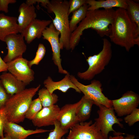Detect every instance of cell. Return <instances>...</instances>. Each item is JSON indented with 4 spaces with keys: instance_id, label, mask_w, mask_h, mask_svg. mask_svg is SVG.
<instances>
[{
    "instance_id": "1",
    "label": "cell",
    "mask_w": 139,
    "mask_h": 139,
    "mask_svg": "<svg viewBox=\"0 0 139 139\" xmlns=\"http://www.w3.org/2000/svg\"><path fill=\"white\" fill-rule=\"evenodd\" d=\"M115 10L113 8L88 11L85 18L71 34L70 50H74L78 45L83 31L91 28L95 30L101 37L109 36L110 25L113 20Z\"/></svg>"
},
{
    "instance_id": "2",
    "label": "cell",
    "mask_w": 139,
    "mask_h": 139,
    "mask_svg": "<svg viewBox=\"0 0 139 139\" xmlns=\"http://www.w3.org/2000/svg\"><path fill=\"white\" fill-rule=\"evenodd\" d=\"M110 29L108 37L111 41L127 51L136 45L139 46V30L130 20L126 9L118 8L115 10Z\"/></svg>"
},
{
    "instance_id": "3",
    "label": "cell",
    "mask_w": 139,
    "mask_h": 139,
    "mask_svg": "<svg viewBox=\"0 0 139 139\" xmlns=\"http://www.w3.org/2000/svg\"><path fill=\"white\" fill-rule=\"evenodd\" d=\"M70 1L51 0L47 5L49 13H54L55 16L52 22L55 28L60 33L59 43L61 49L70 50V41L71 33L69 28L68 12Z\"/></svg>"
},
{
    "instance_id": "4",
    "label": "cell",
    "mask_w": 139,
    "mask_h": 139,
    "mask_svg": "<svg viewBox=\"0 0 139 139\" xmlns=\"http://www.w3.org/2000/svg\"><path fill=\"white\" fill-rule=\"evenodd\" d=\"M41 86L25 89L8 99L4 107L9 121L18 124L24 120L25 114L32 98Z\"/></svg>"
},
{
    "instance_id": "5",
    "label": "cell",
    "mask_w": 139,
    "mask_h": 139,
    "mask_svg": "<svg viewBox=\"0 0 139 139\" xmlns=\"http://www.w3.org/2000/svg\"><path fill=\"white\" fill-rule=\"evenodd\" d=\"M103 46L102 50L98 54L88 57L86 59L89 65L85 71L79 72L77 76L85 80H90L95 75L101 73L109 63L112 56V45L106 38L103 39Z\"/></svg>"
},
{
    "instance_id": "6",
    "label": "cell",
    "mask_w": 139,
    "mask_h": 139,
    "mask_svg": "<svg viewBox=\"0 0 139 139\" xmlns=\"http://www.w3.org/2000/svg\"><path fill=\"white\" fill-rule=\"evenodd\" d=\"M70 77L72 82L83 93L84 95L93 101L95 105L98 106L102 105L108 108L112 107V100L102 92V84L100 81L94 80L89 84L85 85L79 82L74 76L70 75Z\"/></svg>"
},
{
    "instance_id": "7",
    "label": "cell",
    "mask_w": 139,
    "mask_h": 139,
    "mask_svg": "<svg viewBox=\"0 0 139 139\" xmlns=\"http://www.w3.org/2000/svg\"><path fill=\"white\" fill-rule=\"evenodd\" d=\"M98 106L99 108L97 111L98 117L94 119L95 122L103 139H107L110 132H116L112 128L114 124H118L121 128L123 127V125L120 123L122 119L117 117L112 107L108 108L102 105Z\"/></svg>"
},
{
    "instance_id": "8",
    "label": "cell",
    "mask_w": 139,
    "mask_h": 139,
    "mask_svg": "<svg viewBox=\"0 0 139 139\" xmlns=\"http://www.w3.org/2000/svg\"><path fill=\"white\" fill-rule=\"evenodd\" d=\"M59 35L60 32L56 29L52 22L49 27H47L44 30L42 36L43 38L47 40L51 45L53 52L52 60L57 67L59 73L66 74L69 73L63 68L61 64Z\"/></svg>"
},
{
    "instance_id": "9",
    "label": "cell",
    "mask_w": 139,
    "mask_h": 139,
    "mask_svg": "<svg viewBox=\"0 0 139 139\" xmlns=\"http://www.w3.org/2000/svg\"><path fill=\"white\" fill-rule=\"evenodd\" d=\"M66 139H103L101 132L92 120L78 123L72 127Z\"/></svg>"
},
{
    "instance_id": "10",
    "label": "cell",
    "mask_w": 139,
    "mask_h": 139,
    "mask_svg": "<svg viewBox=\"0 0 139 139\" xmlns=\"http://www.w3.org/2000/svg\"><path fill=\"white\" fill-rule=\"evenodd\" d=\"M4 42L7 45L8 50L7 54L3 59L5 63L23 57V55L26 51L27 46L24 38L21 34H10L6 37Z\"/></svg>"
},
{
    "instance_id": "11",
    "label": "cell",
    "mask_w": 139,
    "mask_h": 139,
    "mask_svg": "<svg viewBox=\"0 0 139 139\" xmlns=\"http://www.w3.org/2000/svg\"><path fill=\"white\" fill-rule=\"evenodd\" d=\"M28 61L22 57L7 63V71L26 86L29 84L34 79V72L29 67Z\"/></svg>"
},
{
    "instance_id": "12",
    "label": "cell",
    "mask_w": 139,
    "mask_h": 139,
    "mask_svg": "<svg viewBox=\"0 0 139 139\" xmlns=\"http://www.w3.org/2000/svg\"><path fill=\"white\" fill-rule=\"evenodd\" d=\"M112 107L119 117L127 115L137 108L139 104V95L132 91H128L120 98L112 100Z\"/></svg>"
},
{
    "instance_id": "13",
    "label": "cell",
    "mask_w": 139,
    "mask_h": 139,
    "mask_svg": "<svg viewBox=\"0 0 139 139\" xmlns=\"http://www.w3.org/2000/svg\"><path fill=\"white\" fill-rule=\"evenodd\" d=\"M83 99V97L78 102L73 104H66L60 109L57 120L63 129L68 130L77 123L76 114Z\"/></svg>"
},
{
    "instance_id": "14",
    "label": "cell",
    "mask_w": 139,
    "mask_h": 139,
    "mask_svg": "<svg viewBox=\"0 0 139 139\" xmlns=\"http://www.w3.org/2000/svg\"><path fill=\"white\" fill-rule=\"evenodd\" d=\"M60 108L57 105L43 107L32 120L33 125L38 127L54 125Z\"/></svg>"
},
{
    "instance_id": "15",
    "label": "cell",
    "mask_w": 139,
    "mask_h": 139,
    "mask_svg": "<svg viewBox=\"0 0 139 139\" xmlns=\"http://www.w3.org/2000/svg\"><path fill=\"white\" fill-rule=\"evenodd\" d=\"M52 22L51 20H34L21 34L27 43L30 44L36 38H40L44 30Z\"/></svg>"
},
{
    "instance_id": "16",
    "label": "cell",
    "mask_w": 139,
    "mask_h": 139,
    "mask_svg": "<svg viewBox=\"0 0 139 139\" xmlns=\"http://www.w3.org/2000/svg\"><path fill=\"white\" fill-rule=\"evenodd\" d=\"M42 129L35 130L26 129L17 124L8 121L4 127V132L12 139H25L29 136L36 134L51 131Z\"/></svg>"
},
{
    "instance_id": "17",
    "label": "cell",
    "mask_w": 139,
    "mask_h": 139,
    "mask_svg": "<svg viewBox=\"0 0 139 139\" xmlns=\"http://www.w3.org/2000/svg\"><path fill=\"white\" fill-rule=\"evenodd\" d=\"M69 73L66 74L64 77L60 81L55 82L48 76L44 81L46 88L51 94L54 91L58 90L63 93H66L70 88H72L79 93L81 92L80 90L71 81Z\"/></svg>"
},
{
    "instance_id": "18",
    "label": "cell",
    "mask_w": 139,
    "mask_h": 139,
    "mask_svg": "<svg viewBox=\"0 0 139 139\" xmlns=\"http://www.w3.org/2000/svg\"><path fill=\"white\" fill-rule=\"evenodd\" d=\"M19 15L17 22L21 33L37 17L35 8L33 5H29L23 3L20 5L18 10Z\"/></svg>"
},
{
    "instance_id": "19",
    "label": "cell",
    "mask_w": 139,
    "mask_h": 139,
    "mask_svg": "<svg viewBox=\"0 0 139 139\" xmlns=\"http://www.w3.org/2000/svg\"><path fill=\"white\" fill-rule=\"evenodd\" d=\"M17 22V17L0 13V40L4 42V39L7 36L19 32Z\"/></svg>"
},
{
    "instance_id": "20",
    "label": "cell",
    "mask_w": 139,
    "mask_h": 139,
    "mask_svg": "<svg viewBox=\"0 0 139 139\" xmlns=\"http://www.w3.org/2000/svg\"><path fill=\"white\" fill-rule=\"evenodd\" d=\"M0 79L7 93L12 96L25 89L26 85L9 72H3Z\"/></svg>"
},
{
    "instance_id": "21",
    "label": "cell",
    "mask_w": 139,
    "mask_h": 139,
    "mask_svg": "<svg viewBox=\"0 0 139 139\" xmlns=\"http://www.w3.org/2000/svg\"><path fill=\"white\" fill-rule=\"evenodd\" d=\"M86 3L89 6L88 11L99 9L100 8L111 9L114 7L126 10L127 6L126 0H86Z\"/></svg>"
},
{
    "instance_id": "22",
    "label": "cell",
    "mask_w": 139,
    "mask_h": 139,
    "mask_svg": "<svg viewBox=\"0 0 139 139\" xmlns=\"http://www.w3.org/2000/svg\"><path fill=\"white\" fill-rule=\"evenodd\" d=\"M82 101L78 108L76 114L77 123L85 122L91 115L92 108L95 103L92 100L83 96Z\"/></svg>"
},
{
    "instance_id": "23",
    "label": "cell",
    "mask_w": 139,
    "mask_h": 139,
    "mask_svg": "<svg viewBox=\"0 0 139 139\" xmlns=\"http://www.w3.org/2000/svg\"><path fill=\"white\" fill-rule=\"evenodd\" d=\"M89 6L86 3L79 9L72 13L71 20L69 21V28L72 33L76 29L77 24L85 17Z\"/></svg>"
},
{
    "instance_id": "24",
    "label": "cell",
    "mask_w": 139,
    "mask_h": 139,
    "mask_svg": "<svg viewBox=\"0 0 139 139\" xmlns=\"http://www.w3.org/2000/svg\"><path fill=\"white\" fill-rule=\"evenodd\" d=\"M127 5L126 9L130 20L139 30V4L131 0H126Z\"/></svg>"
},
{
    "instance_id": "25",
    "label": "cell",
    "mask_w": 139,
    "mask_h": 139,
    "mask_svg": "<svg viewBox=\"0 0 139 139\" xmlns=\"http://www.w3.org/2000/svg\"><path fill=\"white\" fill-rule=\"evenodd\" d=\"M38 98L42 106L46 107L55 105L58 101V96L56 94H51L46 88L39 90L38 93Z\"/></svg>"
},
{
    "instance_id": "26",
    "label": "cell",
    "mask_w": 139,
    "mask_h": 139,
    "mask_svg": "<svg viewBox=\"0 0 139 139\" xmlns=\"http://www.w3.org/2000/svg\"><path fill=\"white\" fill-rule=\"evenodd\" d=\"M42 107L40 100L38 98L32 100L26 113L25 118L32 120L41 109Z\"/></svg>"
},
{
    "instance_id": "27",
    "label": "cell",
    "mask_w": 139,
    "mask_h": 139,
    "mask_svg": "<svg viewBox=\"0 0 139 139\" xmlns=\"http://www.w3.org/2000/svg\"><path fill=\"white\" fill-rule=\"evenodd\" d=\"M54 128L49 133L47 139H61L68 132V130L63 129L59 122L57 120L54 123Z\"/></svg>"
},
{
    "instance_id": "28",
    "label": "cell",
    "mask_w": 139,
    "mask_h": 139,
    "mask_svg": "<svg viewBox=\"0 0 139 139\" xmlns=\"http://www.w3.org/2000/svg\"><path fill=\"white\" fill-rule=\"evenodd\" d=\"M46 52L45 47L43 44H39L34 58L32 60L28 61V64L29 67L31 68L33 65H38L44 57Z\"/></svg>"
},
{
    "instance_id": "29",
    "label": "cell",
    "mask_w": 139,
    "mask_h": 139,
    "mask_svg": "<svg viewBox=\"0 0 139 139\" xmlns=\"http://www.w3.org/2000/svg\"><path fill=\"white\" fill-rule=\"evenodd\" d=\"M125 122L130 126H133L139 121V109L136 108L124 118Z\"/></svg>"
},
{
    "instance_id": "30",
    "label": "cell",
    "mask_w": 139,
    "mask_h": 139,
    "mask_svg": "<svg viewBox=\"0 0 139 139\" xmlns=\"http://www.w3.org/2000/svg\"><path fill=\"white\" fill-rule=\"evenodd\" d=\"M8 121L6 112L4 107L0 109V136L2 139L4 136L3 130L4 126Z\"/></svg>"
},
{
    "instance_id": "31",
    "label": "cell",
    "mask_w": 139,
    "mask_h": 139,
    "mask_svg": "<svg viewBox=\"0 0 139 139\" xmlns=\"http://www.w3.org/2000/svg\"><path fill=\"white\" fill-rule=\"evenodd\" d=\"M68 14L77 10L86 3V0H70Z\"/></svg>"
},
{
    "instance_id": "32",
    "label": "cell",
    "mask_w": 139,
    "mask_h": 139,
    "mask_svg": "<svg viewBox=\"0 0 139 139\" xmlns=\"http://www.w3.org/2000/svg\"><path fill=\"white\" fill-rule=\"evenodd\" d=\"M11 96L6 92L0 79V109L4 107L6 102Z\"/></svg>"
},
{
    "instance_id": "33",
    "label": "cell",
    "mask_w": 139,
    "mask_h": 139,
    "mask_svg": "<svg viewBox=\"0 0 139 139\" xmlns=\"http://www.w3.org/2000/svg\"><path fill=\"white\" fill-rule=\"evenodd\" d=\"M16 2V0H0V11L7 13L8 12V5L15 3Z\"/></svg>"
},
{
    "instance_id": "34",
    "label": "cell",
    "mask_w": 139,
    "mask_h": 139,
    "mask_svg": "<svg viewBox=\"0 0 139 139\" xmlns=\"http://www.w3.org/2000/svg\"><path fill=\"white\" fill-rule=\"evenodd\" d=\"M50 1L48 0H27L25 3L29 5H33L37 3L38 4L40 3L41 5L45 8H47V5L49 3Z\"/></svg>"
},
{
    "instance_id": "35",
    "label": "cell",
    "mask_w": 139,
    "mask_h": 139,
    "mask_svg": "<svg viewBox=\"0 0 139 139\" xmlns=\"http://www.w3.org/2000/svg\"><path fill=\"white\" fill-rule=\"evenodd\" d=\"M7 65L2 58L0 56V72H7Z\"/></svg>"
},
{
    "instance_id": "36",
    "label": "cell",
    "mask_w": 139,
    "mask_h": 139,
    "mask_svg": "<svg viewBox=\"0 0 139 139\" xmlns=\"http://www.w3.org/2000/svg\"><path fill=\"white\" fill-rule=\"evenodd\" d=\"M121 134H119L113 137L110 136L107 139H123L124 137Z\"/></svg>"
},
{
    "instance_id": "37",
    "label": "cell",
    "mask_w": 139,
    "mask_h": 139,
    "mask_svg": "<svg viewBox=\"0 0 139 139\" xmlns=\"http://www.w3.org/2000/svg\"><path fill=\"white\" fill-rule=\"evenodd\" d=\"M135 136L132 134H127L126 137H124L123 139H134Z\"/></svg>"
},
{
    "instance_id": "38",
    "label": "cell",
    "mask_w": 139,
    "mask_h": 139,
    "mask_svg": "<svg viewBox=\"0 0 139 139\" xmlns=\"http://www.w3.org/2000/svg\"><path fill=\"white\" fill-rule=\"evenodd\" d=\"M2 139H12V138L9 135L6 134L4 135Z\"/></svg>"
},
{
    "instance_id": "39",
    "label": "cell",
    "mask_w": 139,
    "mask_h": 139,
    "mask_svg": "<svg viewBox=\"0 0 139 139\" xmlns=\"http://www.w3.org/2000/svg\"><path fill=\"white\" fill-rule=\"evenodd\" d=\"M61 139H65V138H64V137H63Z\"/></svg>"
},
{
    "instance_id": "40",
    "label": "cell",
    "mask_w": 139,
    "mask_h": 139,
    "mask_svg": "<svg viewBox=\"0 0 139 139\" xmlns=\"http://www.w3.org/2000/svg\"><path fill=\"white\" fill-rule=\"evenodd\" d=\"M0 139H2L1 136H0Z\"/></svg>"
}]
</instances>
